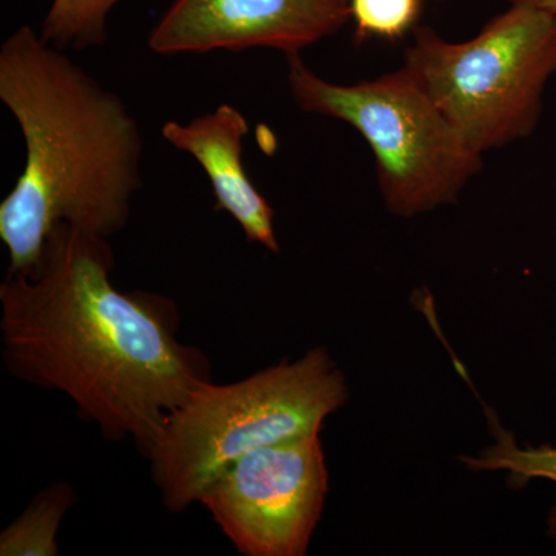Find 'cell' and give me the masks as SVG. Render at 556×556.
I'll return each mask as SVG.
<instances>
[{
	"mask_svg": "<svg viewBox=\"0 0 556 556\" xmlns=\"http://www.w3.org/2000/svg\"><path fill=\"white\" fill-rule=\"evenodd\" d=\"M109 239L61 225L30 273L0 283L3 365L22 382L58 391L109 441L142 456L167 416L212 380L203 351L179 342L177 306L112 281Z\"/></svg>",
	"mask_w": 556,
	"mask_h": 556,
	"instance_id": "1",
	"label": "cell"
},
{
	"mask_svg": "<svg viewBox=\"0 0 556 556\" xmlns=\"http://www.w3.org/2000/svg\"><path fill=\"white\" fill-rule=\"evenodd\" d=\"M0 101L25 164L0 203L7 274L30 273L58 226L112 239L142 188L144 139L118 93L24 25L0 47Z\"/></svg>",
	"mask_w": 556,
	"mask_h": 556,
	"instance_id": "2",
	"label": "cell"
},
{
	"mask_svg": "<svg viewBox=\"0 0 556 556\" xmlns=\"http://www.w3.org/2000/svg\"><path fill=\"white\" fill-rule=\"evenodd\" d=\"M346 399L345 376L321 348L239 382H204L167 416L146 457L164 506L181 514L241 456L320 433Z\"/></svg>",
	"mask_w": 556,
	"mask_h": 556,
	"instance_id": "3",
	"label": "cell"
},
{
	"mask_svg": "<svg viewBox=\"0 0 556 556\" xmlns=\"http://www.w3.org/2000/svg\"><path fill=\"white\" fill-rule=\"evenodd\" d=\"M404 67L484 155L529 138L540 123L544 91L556 75V11L507 5L463 42L416 27Z\"/></svg>",
	"mask_w": 556,
	"mask_h": 556,
	"instance_id": "4",
	"label": "cell"
},
{
	"mask_svg": "<svg viewBox=\"0 0 556 556\" xmlns=\"http://www.w3.org/2000/svg\"><path fill=\"white\" fill-rule=\"evenodd\" d=\"M287 64L289 93L300 110L343 121L368 142L391 214L416 217L455 203L481 170V153L408 68L346 86L318 76L300 54H288Z\"/></svg>",
	"mask_w": 556,
	"mask_h": 556,
	"instance_id": "5",
	"label": "cell"
},
{
	"mask_svg": "<svg viewBox=\"0 0 556 556\" xmlns=\"http://www.w3.org/2000/svg\"><path fill=\"white\" fill-rule=\"evenodd\" d=\"M329 492L320 433L241 456L201 497L244 556H305Z\"/></svg>",
	"mask_w": 556,
	"mask_h": 556,
	"instance_id": "6",
	"label": "cell"
},
{
	"mask_svg": "<svg viewBox=\"0 0 556 556\" xmlns=\"http://www.w3.org/2000/svg\"><path fill=\"white\" fill-rule=\"evenodd\" d=\"M350 21V0H170L148 47L160 56L251 49L288 56L331 38Z\"/></svg>",
	"mask_w": 556,
	"mask_h": 556,
	"instance_id": "7",
	"label": "cell"
},
{
	"mask_svg": "<svg viewBox=\"0 0 556 556\" xmlns=\"http://www.w3.org/2000/svg\"><path fill=\"white\" fill-rule=\"evenodd\" d=\"M248 134V119L230 104H219L186 124L167 121L161 127V135L172 148L192 156L207 175L215 211L236 219L249 243L278 254L274 208L244 170L243 142Z\"/></svg>",
	"mask_w": 556,
	"mask_h": 556,
	"instance_id": "8",
	"label": "cell"
},
{
	"mask_svg": "<svg viewBox=\"0 0 556 556\" xmlns=\"http://www.w3.org/2000/svg\"><path fill=\"white\" fill-rule=\"evenodd\" d=\"M76 503L67 482L40 490L30 506L0 533V556H58L62 519Z\"/></svg>",
	"mask_w": 556,
	"mask_h": 556,
	"instance_id": "9",
	"label": "cell"
},
{
	"mask_svg": "<svg viewBox=\"0 0 556 556\" xmlns=\"http://www.w3.org/2000/svg\"><path fill=\"white\" fill-rule=\"evenodd\" d=\"M121 0H51L40 25L50 46L68 51L98 49L108 42L109 16Z\"/></svg>",
	"mask_w": 556,
	"mask_h": 556,
	"instance_id": "10",
	"label": "cell"
},
{
	"mask_svg": "<svg viewBox=\"0 0 556 556\" xmlns=\"http://www.w3.org/2000/svg\"><path fill=\"white\" fill-rule=\"evenodd\" d=\"M496 441L478 456H464V466L477 471H506L514 486L526 485L532 479H548L556 484V447H519L514 437L497 428ZM548 536L556 540V506L547 517Z\"/></svg>",
	"mask_w": 556,
	"mask_h": 556,
	"instance_id": "11",
	"label": "cell"
},
{
	"mask_svg": "<svg viewBox=\"0 0 556 556\" xmlns=\"http://www.w3.org/2000/svg\"><path fill=\"white\" fill-rule=\"evenodd\" d=\"M422 0H350L356 39L399 40L415 31Z\"/></svg>",
	"mask_w": 556,
	"mask_h": 556,
	"instance_id": "12",
	"label": "cell"
},
{
	"mask_svg": "<svg viewBox=\"0 0 556 556\" xmlns=\"http://www.w3.org/2000/svg\"><path fill=\"white\" fill-rule=\"evenodd\" d=\"M507 5H532L556 11V0H503Z\"/></svg>",
	"mask_w": 556,
	"mask_h": 556,
	"instance_id": "13",
	"label": "cell"
}]
</instances>
